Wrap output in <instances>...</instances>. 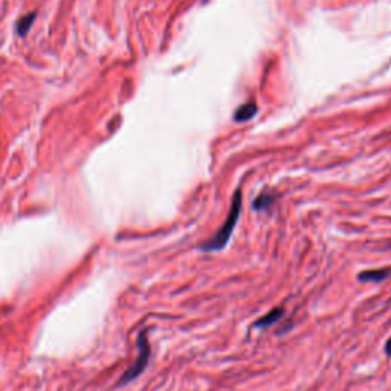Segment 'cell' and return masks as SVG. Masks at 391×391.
Listing matches in <instances>:
<instances>
[{"mask_svg": "<svg viewBox=\"0 0 391 391\" xmlns=\"http://www.w3.org/2000/svg\"><path fill=\"white\" fill-rule=\"evenodd\" d=\"M240 213H242V193L237 191L234 199H232V205H231L228 218L222 225V228L218 232H215V234L210 240H206L205 243L201 245V249L204 253H218V251H222V249L227 248L229 239L232 236V232H234V229H236V225L239 222Z\"/></svg>", "mask_w": 391, "mask_h": 391, "instance_id": "6da1fadb", "label": "cell"}, {"mask_svg": "<svg viewBox=\"0 0 391 391\" xmlns=\"http://www.w3.org/2000/svg\"><path fill=\"white\" fill-rule=\"evenodd\" d=\"M150 355H152V348H150V343L147 339V332H141L138 335V356L136 361L131 364V367L127 369V371L122 374L121 384H129V382L135 381L139 378L147 369L150 362Z\"/></svg>", "mask_w": 391, "mask_h": 391, "instance_id": "7a4b0ae2", "label": "cell"}, {"mask_svg": "<svg viewBox=\"0 0 391 391\" xmlns=\"http://www.w3.org/2000/svg\"><path fill=\"white\" fill-rule=\"evenodd\" d=\"M283 317H285V309H283V307H273V309H271L268 313H264L260 318H257L253 322V327L262 329V330L269 329L271 326H273V324L278 322Z\"/></svg>", "mask_w": 391, "mask_h": 391, "instance_id": "3957f363", "label": "cell"}, {"mask_svg": "<svg viewBox=\"0 0 391 391\" xmlns=\"http://www.w3.org/2000/svg\"><path fill=\"white\" fill-rule=\"evenodd\" d=\"M391 277V268L381 269H367L357 273V281L360 283H382Z\"/></svg>", "mask_w": 391, "mask_h": 391, "instance_id": "277c9868", "label": "cell"}, {"mask_svg": "<svg viewBox=\"0 0 391 391\" xmlns=\"http://www.w3.org/2000/svg\"><path fill=\"white\" fill-rule=\"evenodd\" d=\"M255 113H257V106L254 103H246L240 107V109L236 111L234 120L239 122H245L251 120Z\"/></svg>", "mask_w": 391, "mask_h": 391, "instance_id": "5b68a950", "label": "cell"}, {"mask_svg": "<svg viewBox=\"0 0 391 391\" xmlns=\"http://www.w3.org/2000/svg\"><path fill=\"white\" fill-rule=\"evenodd\" d=\"M273 201V197L272 196H260V197H257V201H255V210H264V208H268V205H271Z\"/></svg>", "mask_w": 391, "mask_h": 391, "instance_id": "8992f818", "label": "cell"}, {"mask_svg": "<svg viewBox=\"0 0 391 391\" xmlns=\"http://www.w3.org/2000/svg\"><path fill=\"white\" fill-rule=\"evenodd\" d=\"M384 352L388 357H391V338H388V341L385 343V347H384Z\"/></svg>", "mask_w": 391, "mask_h": 391, "instance_id": "52a82bcc", "label": "cell"}]
</instances>
